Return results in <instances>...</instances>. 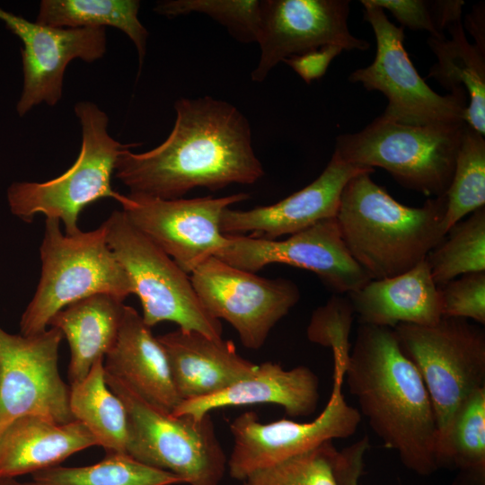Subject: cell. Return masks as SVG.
I'll return each mask as SVG.
<instances>
[{"instance_id": "cell-21", "label": "cell", "mask_w": 485, "mask_h": 485, "mask_svg": "<svg viewBox=\"0 0 485 485\" xmlns=\"http://www.w3.org/2000/svg\"><path fill=\"white\" fill-rule=\"evenodd\" d=\"M320 400L319 378L305 366L286 370L278 363L264 362L254 373L209 396L182 401L172 413L200 419L211 410L231 406L269 403L281 406L292 417H306Z\"/></svg>"}, {"instance_id": "cell-8", "label": "cell", "mask_w": 485, "mask_h": 485, "mask_svg": "<svg viewBox=\"0 0 485 485\" xmlns=\"http://www.w3.org/2000/svg\"><path fill=\"white\" fill-rule=\"evenodd\" d=\"M102 225L107 243L139 298L146 325L171 322L182 330L223 339L221 322L205 309L189 274L137 229L122 210H114Z\"/></svg>"}, {"instance_id": "cell-1", "label": "cell", "mask_w": 485, "mask_h": 485, "mask_svg": "<svg viewBox=\"0 0 485 485\" xmlns=\"http://www.w3.org/2000/svg\"><path fill=\"white\" fill-rule=\"evenodd\" d=\"M174 109L173 128L161 145L119 154L114 175L129 193L174 199L194 188L216 191L263 177L250 124L235 106L204 96L181 98Z\"/></svg>"}, {"instance_id": "cell-9", "label": "cell", "mask_w": 485, "mask_h": 485, "mask_svg": "<svg viewBox=\"0 0 485 485\" xmlns=\"http://www.w3.org/2000/svg\"><path fill=\"white\" fill-rule=\"evenodd\" d=\"M393 331L430 396L437 446L460 405L485 387V332L467 320L446 317L433 325L400 323Z\"/></svg>"}, {"instance_id": "cell-16", "label": "cell", "mask_w": 485, "mask_h": 485, "mask_svg": "<svg viewBox=\"0 0 485 485\" xmlns=\"http://www.w3.org/2000/svg\"><path fill=\"white\" fill-rule=\"evenodd\" d=\"M349 5L348 0H262L260 57L251 80L260 83L279 62L322 46L368 49L370 43L348 29Z\"/></svg>"}, {"instance_id": "cell-17", "label": "cell", "mask_w": 485, "mask_h": 485, "mask_svg": "<svg viewBox=\"0 0 485 485\" xmlns=\"http://www.w3.org/2000/svg\"><path fill=\"white\" fill-rule=\"evenodd\" d=\"M0 21L22 42V91L16 104L20 117L43 102L62 98L67 65L79 58L92 63L107 48L106 28H57L32 22L0 8Z\"/></svg>"}, {"instance_id": "cell-29", "label": "cell", "mask_w": 485, "mask_h": 485, "mask_svg": "<svg viewBox=\"0 0 485 485\" xmlns=\"http://www.w3.org/2000/svg\"><path fill=\"white\" fill-rule=\"evenodd\" d=\"M32 476L39 485H175L183 483L175 474L148 466L128 454H106L94 464L54 466Z\"/></svg>"}, {"instance_id": "cell-38", "label": "cell", "mask_w": 485, "mask_h": 485, "mask_svg": "<svg viewBox=\"0 0 485 485\" xmlns=\"http://www.w3.org/2000/svg\"><path fill=\"white\" fill-rule=\"evenodd\" d=\"M342 50L344 49L337 45H325L289 57L283 62L288 65L306 84H311L325 75L331 62Z\"/></svg>"}, {"instance_id": "cell-3", "label": "cell", "mask_w": 485, "mask_h": 485, "mask_svg": "<svg viewBox=\"0 0 485 485\" xmlns=\"http://www.w3.org/2000/svg\"><path fill=\"white\" fill-rule=\"evenodd\" d=\"M361 172L348 181L336 220L344 244L370 279L402 274L424 260L445 236V196L419 207L395 200Z\"/></svg>"}, {"instance_id": "cell-27", "label": "cell", "mask_w": 485, "mask_h": 485, "mask_svg": "<svg viewBox=\"0 0 485 485\" xmlns=\"http://www.w3.org/2000/svg\"><path fill=\"white\" fill-rule=\"evenodd\" d=\"M436 463L458 471L452 485H485V387L457 409L436 446Z\"/></svg>"}, {"instance_id": "cell-25", "label": "cell", "mask_w": 485, "mask_h": 485, "mask_svg": "<svg viewBox=\"0 0 485 485\" xmlns=\"http://www.w3.org/2000/svg\"><path fill=\"white\" fill-rule=\"evenodd\" d=\"M450 38L428 37L436 57L428 78H435L450 92L463 89L468 96L464 121L485 134V49L468 41L462 18L446 27Z\"/></svg>"}, {"instance_id": "cell-22", "label": "cell", "mask_w": 485, "mask_h": 485, "mask_svg": "<svg viewBox=\"0 0 485 485\" xmlns=\"http://www.w3.org/2000/svg\"><path fill=\"white\" fill-rule=\"evenodd\" d=\"M347 296L359 324L393 329L400 323L433 325L442 318L439 288L426 259L402 274L371 279Z\"/></svg>"}, {"instance_id": "cell-31", "label": "cell", "mask_w": 485, "mask_h": 485, "mask_svg": "<svg viewBox=\"0 0 485 485\" xmlns=\"http://www.w3.org/2000/svg\"><path fill=\"white\" fill-rule=\"evenodd\" d=\"M445 196L446 233L465 216L485 207V139L466 123Z\"/></svg>"}, {"instance_id": "cell-36", "label": "cell", "mask_w": 485, "mask_h": 485, "mask_svg": "<svg viewBox=\"0 0 485 485\" xmlns=\"http://www.w3.org/2000/svg\"><path fill=\"white\" fill-rule=\"evenodd\" d=\"M372 5L389 11L404 27L427 31L431 37L444 35L439 28L434 1L425 0H367Z\"/></svg>"}, {"instance_id": "cell-13", "label": "cell", "mask_w": 485, "mask_h": 485, "mask_svg": "<svg viewBox=\"0 0 485 485\" xmlns=\"http://www.w3.org/2000/svg\"><path fill=\"white\" fill-rule=\"evenodd\" d=\"M63 338L55 327L31 336L0 327V428L25 415L58 424L75 421L69 405L70 385L58 370Z\"/></svg>"}, {"instance_id": "cell-12", "label": "cell", "mask_w": 485, "mask_h": 485, "mask_svg": "<svg viewBox=\"0 0 485 485\" xmlns=\"http://www.w3.org/2000/svg\"><path fill=\"white\" fill-rule=\"evenodd\" d=\"M205 309L229 322L247 348H260L274 326L300 299L297 286L286 278H267L213 256L190 273Z\"/></svg>"}, {"instance_id": "cell-2", "label": "cell", "mask_w": 485, "mask_h": 485, "mask_svg": "<svg viewBox=\"0 0 485 485\" xmlns=\"http://www.w3.org/2000/svg\"><path fill=\"white\" fill-rule=\"evenodd\" d=\"M349 392L385 447L411 472L438 470L437 428L432 401L393 329L359 324L345 371Z\"/></svg>"}, {"instance_id": "cell-24", "label": "cell", "mask_w": 485, "mask_h": 485, "mask_svg": "<svg viewBox=\"0 0 485 485\" xmlns=\"http://www.w3.org/2000/svg\"><path fill=\"white\" fill-rule=\"evenodd\" d=\"M109 294H96L57 312L48 327L58 329L70 348L67 376L70 384L83 380L93 365L113 348L122 322L125 304Z\"/></svg>"}, {"instance_id": "cell-26", "label": "cell", "mask_w": 485, "mask_h": 485, "mask_svg": "<svg viewBox=\"0 0 485 485\" xmlns=\"http://www.w3.org/2000/svg\"><path fill=\"white\" fill-rule=\"evenodd\" d=\"M103 361L98 359L83 380L70 384V410L106 454H127L128 413L120 398L106 383Z\"/></svg>"}, {"instance_id": "cell-28", "label": "cell", "mask_w": 485, "mask_h": 485, "mask_svg": "<svg viewBox=\"0 0 485 485\" xmlns=\"http://www.w3.org/2000/svg\"><path fill=\"white\" fill-rule=\"evenodd\" d=\"M137 0H42L35 22L57 28L114 27L134 43L141 67L148 31L138 19Z\"/></svg>"}, {"instance_id": "cell-15", "label": "cell", "mask_w": 485, "mask_h": 485, "mask_svg": "<svg viewBox=\"0 0 485 485\" xmlns=\"http://www.w3.org/2000/svg\"><path fill=\"white\" fill-rule=\"evenodd\" d=\"M226 236V244L216 257L241 269L255 273L269 264L291 265L313 272L340 295L371 280L347 250L336 218L321 221L282 241Z\"/></svg>"}, {"instance_id": "cell-18", "label": "cell", "mask_w": 485, "mask_h": 485, "mask_svg": "<svg viewBox=\"0 0 485 485\" xmlns=\"http://www.w3.org/2000/svg\"><path fill=\"white\" fill-rule=\"evenodd\" d=\"M375 169L353 165L333 153L323 172L304 189L269 206L249 210L225 208L220 229L225 235L276 240L336 218L342 191L350 179Z\"/></svg>"}, {"instance_id": "cell-33", "label": "cell", "mask_w": 485, "mask_h": 485, "mask_svg": "<svg viewBox=\"0 0 485 485\" xmlns=\"http://www.w3.org/2000/svg\"><path fill=\"white\" fill-rule=\"evenodd\" d=\"M332 441L250 474L242 485H337Z\"/></svg>"}, {"instance_id": "cell-4", "label": "cell", "mask_w": 485, "mask_h": 485, "mask_svg": "<svg viewBox=\"0 0 485 485\" xmlns=\"http://www.w3.org/2000/svg\"><path fill=\"white\" fill-rule=\"evenodd\" d=\"M40 255V281L20 320L23 336L43 332L57 312L85 297L109 294L125 300L133 294L102 224L92 231L64 234L59 220L46 218Z\"/></svg>"}, {"instance_id": "cell-19", "label": "cell", "mask_w": 485, "mask_h": 485, "mask_svg": "<svg viewBox=\"0 0 485 485\" xmlns=\"http://www.w3.org/2000/svg\"><path fill=\"white\" fill-rule=\"evenodd\" d=\"M181 401L209 396L251 375L256 364L236 351L233 341L178 329L157 336Z\"/></svg>"}, {"instance_id": "cell-35", "label": "cell", "mask_w": 485, "mask_h": 485, "mask_svg": "<svg viewBox=\"0 0 485 485\" xmlns=\"http://www.w3.org/2000/svg\"><path fill=\"white\" fill-rule=\"evenodd\" d=\"M438 288L442 317L485 323V271L462 275Z\"/></svg>"}, {"instance_id": "cell-39", "label": "cell", "mask_w": 485, "mask_h": 485, "mask_svg": "<svg viewBox=\"0 0 485 485\" xmlns=\"http://www.w3.org/2000/svg\"><path fill=\"white\" fill-rule=\"evenodd\" d=\"M467 29L475 39V43L479 48L485 49L484 38V9L481 4L473 8L472 13L466 16Z\"/></svg>"}, {"instance_id": "cell-10", "label": "cell", "mask_w": 485, "mask_h": 485, "mask_svg": "<svg viewBox=\"0 0 485 485\" xmlns=\"http://www.w3.org/2000/svg\"><path fill=\"white\" fill-rule=\"evenodd\" d=\"M364 18L371 25L376 53L369 66L358 68L348 77L367 91H378L387 99L384 118L409 125L464 121L468 96L463 89L441 95L419 75L404 48V28L396 26L384 11L367 0Z\"/></svg>"}, {"instance_id": "cell-30", "label": "cell", "mask_w": 485, "mask_h": 485, "mask_svg": "<svg viewBox=\"0 0 485 485\" xmlns=\"http://www.w3.org/2000/svg\"><path fill=\"white\" fill-rule=\"evenodd\" d=\"M426 260L437 287L464 274L485 271V207L454 224Z\"/></svg>"}, {"instance_id": "cell-20", "label": "cell", "mask_w": 485, "mask_h": 485, "mask_svg": "<svg viewBox=\"0 0 485 485\" xmlns=\"http://www.w3.org/2000/svg\"><path fill=\"white\" fill-rule=\"evenodd\" d=\"M103 365L106 374L160 410L172 414L182 401L163 347L131 306H125L117 340Z\"/></svg>"}, {"instance_id": "cell-40", "label": "cell", "mask_w": 485, "mask_h": 485, "mask_svg": "<svg viewBox=\"0 0 485 485\" xmlns=\"http://www.w3.org/2000/svg\"><path fill=\"white\" fill-rule=\"evenodd\" d=\"M0 485H39L35 481H20L16 478L0 479Z\"/></svg>"}, {"instance_id": "cell-23", "label": "cell", "mask_w": 485, "mask_h": 485, "mask_svg": "<svg viewBox=\"0 0 485 485\" xmlns=\"http://www.w3.org/2000/svg\"><path fill=\"white\" fill-rule=\"evenodd\" d=\"M93 445L96 440L80 421L58 424L39 415L19 417L0 428V479L32 475Z\"/></svg>"}, {"instance_id": "cell-5", "label": "cell", "mask_w": 485, "mask_h": 485, "mask_svg": "<svg viewBox=\"0 0 485 485\" xmlns=\"http://www.w3.org/2000/svg\"><path fill=\"white\" fill-rule=\"evenodd\" d=\"M464 126L409 125L380 115L358 132L340 135L334 153L353 165L380 167L406 189L441 197L452 181Z\"/></svg>"}, {"instance_id": "cell-34", "label": "cell", "mask_w": 485, "mask_h": 485, "mask_svg": "<svg viewBox=\"0 0 485 485\" xmlns=\"http://www.w3.org/2000/svg\"><path fill=\"white\" fill-rule=\"evenodd\" d=\"M355 315L348 296L335 294L313 312L306 331L307 338L313 343L331 348L333 360L348 366L351 349L349 334Z\"/></svg>"}, {"instance_id": "cell-14", "label": "cell", "mask_w": 485, "mask_h": 485, "mask_svg": "<svg viewBox=\"0 0 485 485\" xmlns=\"http://www.w3.org/2000/svg\"><path fill=\"white\" fill-rule=\"evenodd\" d=\"M247 198L244 193L174 199L128 193L118 202L137 229L190 274L226 244L220 229L223 211Z\"/></svg>"}, {"instance_id": "cell-37", "label": "cell", "mask_w": 485, "mask_h": 485, "mask_svg": "<svg viewBox=\"0 0 485 485\" xmlns=\"http://www.w3.org/2000/svg\"><path fill=\"white\" fill-rule=\"evenodd\" d=\"M370 448L367 436L337 452L333 472L337 485H360L364 474V458Z\"/></svg>"}, {"instance_id": "cell-7", "label": "cell", "mask_w": 485, "mask_h": 485, "mask_svg": "<svg viewBox=\"0 0 485 485\" xmlns=\"http://www.w3.org/2000/svg\"><path fill=\"white\" fill-rule=\"evenodd\" d=\"M105 380L128 413V455L148 466L172 472L189 485L220 484L227 469V458L210 414L197 419L166 413L106 372Z\"/></svg>"}, {"instance_id": "cell-11", "label": "cell", "mask_w": 485, "mask_h": 485, "mask_svg": "<svg viewBox=\"0 0 485 485\" xmlns=\"http://www.w3.org/2000/svg\"><path fill=\"white\" fill-rule=\"evenodd\" d=\"M347 366L333 361L332 389L323 410L312 421L282 419L269 423L246 411L229 428L234 445L227 469L232 478L243 481L252 472L269 467L319 445L353 436L361 422L359 410L342 392Z\"/></svg>"}, {"instance_id": "cell-6", "label": "cell", "mask_w": 485, "mask_h": 485, "mask_svg": "<svg viewBox=\"0 0 485 485\" xmlns=\"http://www.w3.org/2000/svg\"><path fill=\"white\" fill-rule=\"evenodd\" d=\"M82 130L81 148L73 165L61 175L44 182L18 181L6 192L13 215L30 223L37 215L62 222L66 234L80 231V213L90 204L106 198L118 201L120 193L111 186L119 154L139 144H121L108 132L109 118L95 103L75 104Z\"/></svg>"}, {"instance_id": "cell-32", "label": "cell", "mask_w": 485, "mask_h": 485, "mask_svg": "<svg viewBox=\"0 0 485 485\" xmlns=\"http://www.w3.org/2000/svg\"><path fill=\"white\" fill-rule=\"evenodd\" d=\"M261 3L262 0H168L159 3L154 11L169 18L190 13H204L226 27L237 40L257 42Z\"/></svg>"}]
</instances>
